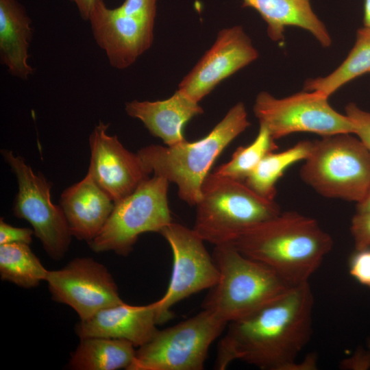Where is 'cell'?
<instances>
[{
    "label": "cell",
    "mask_w": 370,
    "mask_h": 370,
    "mask_svg": "<svg viewBox=\"0 0 370 370\" xmlns=\"http://www.w3.org/2000/svg\"><path fill=\"white\" fill-rule=\"evenodd\" d=\"M314 296L308 282L227 323L214 368L241 360L263 370H289L312 335Z\"/></svg>",
    "instance_id": "6da1fadb"
},
{
    "label": "cell",
    "mask_w": 370,
    "mask_h": 370,
    "mask_svg": "<svg viewBox=\"0 0 370 370\" xmlns=\"http://www.w3.org/2000/svg\"><path fill=\"white\" fill-rule=\"evenodd\" d=\"M233 244L294 286L308 282L334 242L315 219L289 211L247 229Z\"/></svg>",
    "instance_id": "7a4b0ae2"
},
{
    "label": "cell",
    "mask_w": 370,
    "mask_h": 370,
    "mask_svg": "<svg viewBox=\"0 0 370 370\" xmlns=\"http://www.w3.org/2000/svg\"><path fill=\"white\" fill-rule=\"evenodd\" d=\"M249 125L245 106L239 101L204 138L195 142L186 140L172 146L151 145L137 153L150 174L173 182L178 197L195 206L203 182L215 160Z\"/></svg>",
    "instance_id": "3957f363"
},
{
    "label": "cell",
    "mask_w": 370,
    "mask_h": 370,
    "mask_svg": "<svg viewBox=\"0 0 370 370\" xmlns=\"http://www.w3.org/2000/svg\"><path fill=\"white\" fill-rule=\"evenodd\" d=\"M219 278L202 308L228 323L274 301L292 286L267 265L241 253L233 243L214 246Z\"/></svg>",
    "instance_id": "277c9868"
},
{
    "label": "cell",
    "mask_w": 370,
    "mask_h": 370,
    "mask_svg": "<svg viewBox=\"0 0 370 370\" xmlns=\"http://www.w3.org/2000/svg\"><path fill=\"white\" fill-rule=\"evenodd\" d=\"M193 230L214 246L233 243L245 230L278 215L274 200L267 199L244 182L209 173L195 205Z\"/></svg>",
    "instance_id": "5b68a950"
},
{
    "label": "cell",
    "mask_w": 370,
    "mask_h": 370,
    "mask_svg": "<svg viewBox=\"0 0 370 370\" xmlns=\"http://www.w3.org/2000/svg\"><path fill=\"white\" fill-rule=\"evenodd\" d=\"M299 175L323 197L358 203L370 190V151L352 134L322 136Z\"/></svg>",
    "instance_id": "8992f818"
},
{
    "label": "cell",
    "mask_w": 370,
    "mask_h": 370,
    "mask_svg": "<svg viewBox=\"0 0 370 370\" xmlns=\"http://www.w3.org/2000/svg\"><path fill=\"white\" fill-rule=\"evenodd\" d=\"M169 185L166 179L153 174L131 194L114 203L103 227L88 243L90 248L96 253L112 251L126 256L140 234L160 233L172 222Z\"/></svg>",
    "instance_id": "52a82bcc"
},
{
    "label": "cell",
    "mask_w": 370,
    "mask_h": 370,
    "mask_svg": "<svg viewBox=\"0 0 370 370\" xmlns=\"http://www.w3.org/2000/svg\"><path fill=\"white\" fill-rule=\"evenodd\" d=\"M227 325L203 309L173 326L158 330L136 351L128 370H201L210 345Z\"/></svg>",
    "instance_id": "ba28073f"
},
{
    "label": "cell",
    "mask_w": 370,
    "mask_h": 370,
    "mask_svg": "<svg viewBox=\"0 0 370 370\" xmlns=\"http://www.w3.org/2000/svg\"><path fill=\"white\" fill-rule=\"evenodd\" d=\"M328 97L318 91L304 90L281 99L260 92L253 106L259 124L275 140L295 132H310L322 136L352 134L354 127L346 114L335 110Z\"/></svg>",
    "instance_id": "9c48e42d"
},
{
    "label": "cell",
    "mask_w": 370,
    "mask_h": 370,
    "mask_svg": "<svg viewBox=\"0 0 370 370\" xmlns=\"http://www.w3.org/2000/svg\"><path fill=\"white\" fill-rule=\"evenodd\" d=\"M1 152L18 184L14 215L32 225L51 258L62 259L69 249L72 235L60 206L51 201V184L40 172L35 173L21 156L8 149Z\"/></svg>",
    "instance_id": "30bf717a"
},
{
    "label": "cell",
    "mask_w": 370,
    "mask_h": 370,
    "mask_svg": "<svg viewBox=\"0 0 370 370\" xmlns=\"http://www.w3.org/2000/svg\"><path fill=\"white\" fill-rule=\"evenodd\" d=\"M160 234L172 251L173 267L168 288L158 300L162 322L170 319L171 308L182 299L216 284L219 272L201 238L193 229L171 222Z\"/></svg>",
    "instance_id": "8fae6325"
},
{
    "label": "cell",
    "mask_w": 370,
    "mask_h": 370,
    "mask_svg": "<svg viewBox=\"0 0 370 370\" xmlns=\"http://www.w3.org/2000/svg\"><path fill=\"white\" fill-rule=\"evenodd\" d=\"M45 281L52 299L72 308L80 320L124 302L108 269L91 258H76L49 271Z\"/></svg>",
    "instance_id": "7c38bea8"
},
{
    "label": "cell",
    "mask_w": 370,
    "mask_h": 370,
    "mask_svg": "<svg viewBox=\"0 0 370 370\" xmlns=\"http://www.w3.org/2000/svg\"><path fill=\"white\" fill-rule=\"evenodd\" d=\"M155 17L125 14L96 0L88 21L93 38L110 64L125 69L152 45Z\"/></svg>",
    "instance_id": "4fadbf2b"
},
{
    "label": "cell",
    "mask_w": 370,
    "mask_h": 370,
    "mask_svg": "<svg viewBox=\"0 0 370 370\" xmlns=\"http://www.w3.org/2000/svg\"><path fill=\"white\" fill-rule=\"evenodd\" d=\"M259 56L241 25L221 29L212 47L178 85V90L199 102L223 80Z\"/></svg>",
    "instance_id": "5bb4252c"
},
{
    "label": "cell",
    "mask_w": 370,
    "mask_h": 370,
    "mask_svg": "<svg viewBox=\"0 0 370 370\" xmlns=\"http://www.w3.org/2000/svg\"><path fill=\"white\" fill-rule=\"evenodd\" d=\"M109 125L99 121L90 134L88 173L116 203L131 194L150 173L138 153L130 151L116 135L108 133Z\"/></svg>",
    "instance_id": "9a60e30c"
},
{
    "label": "cell",
    "mask_w": 370,
    "mask_h": 370,
    "mask_svg": "<svg viewBox=\"0 0 370 370\" xmlns=\"http://www.w3.org/2000/svg\"><path fill=\"white\" fill-rule=\"evenodd\" d=\"M162 323L158 301L146 306L125 302L102 309L80 320L75 332L81 338L100 336L127 341L135 347L148 342Z\"/></svg>",
    "instance_id": "2e32d148"
},
{
    "label": "cell",
    "mask_w": 370,
    "mask_h": 370,
    "mask_svg": "<svg viewBox=\"0 0 370 370\" xmlns=\"http://www.w3.org/2000/svg\"><path fill=\"white\" fill-rule=\"evenodd\" d=\"M60 206L72 236L89 243L105 225L114 201L87 173L84 179L62 193Z\"/></svg>",
    "instance_id": "e0dca14e"
},
{
    "label": "cell",
    "mask_w": 370,
    "mask_h": 370,
    "mask_svg": "<svg viewBox=\"0 0 370 370\" xmlns=\"http://www.w3.org/2000/svg\"><path fill=\"white\" fill-rule=\"evenodd\" d=\"M126 113L140 120L151 134L167 146L186 140L182 130L192 118L204 112L199 103L178 89L161 101L132 100L125 103Z\"/></svg>",
    "instance_id": "ac0fdd59"
},
{
    "label": "cell",
    "mask_w": 370,
    "mask_h": 370,
    "mask_svg": "<svg viewBox=\"0 0 370 370\" xmlns=\"http://www.w3.org/2000/svg\"><path fill=\"white\" fill-rule=\"evenodd\" d=\"M242 8L256 10L267 23V32L273 42L284 43L287 27L309 32L323 47H329L332 38L324 23L313 11L310 0H242Z\"/></svg>",
    "instance_id": "d6986e66"
},
{
    "label": "cell",
    "mask_w": 370,
    "mask_h": 370,
    "mask_svg": "<svg viewBox=\"0 0 370 370\" xmlns=\"http://www.w3.org/2000/svg\"><path fill=\"white\" fill-rule=\"evenodd\" d=\"M33 36L32 21L18 0H0V60L9 73L26 80L34 69L28 63Z\"/></svg>",
    "instance_id": "ffe728a7"
},
{
    "label": "cell",
    "mask_w": 370,
    "mask_h": 370,
    "mask_svg": "<svg viewBox=\"0 0 370 370\" xmlns=\"http://www.w3.org/2000/svg\"><path fill=\"white\" fill-rule=\"evenodd\" d=\"M125 340L100 336L80 338L69 367L75 370H128L136 350Z\"/></svg>",
    "instance_id": "44dd1931"
},
{
    "label": "cell",
    "mask_w": 370,
    "mask_h": 370,
    "mask_svg": "<svg viewBox=\"0 0 370 370\" xmlns=\"http://www.w3.org/2000/svg\"><path fill=\"white\" fill-rule=\"evenodd\" d=\"M367 73H370V28L363 26L357 30L355 43L340 66L325 77L306 79L304 90L330 97L347 83Z\"/></svg>",
    "instance_id": "7402d4cb"
},
{
    "label": "cell",
    "mask_w": 370,
    "mask_h": 370,
    "mask_svg": "<svg viewBox=\"0 0 370 370\" xmlns=\"http://www.w3.org/2000/svg\"><path fill=\"white\" fill-rule=\"evenodd\" d=\"M312 147V140H305L281 152L268 153L244 183L260 196L274 200L278 180L289 166L299 161H304L309 156Z\"/></svg>",
    "instance_id": "603a6c76"
},
{
    "label": "cell",
    "mask_w": 370,
    "mask_h": 370,
    "mask_svg": "<svg viewBox=\"0 0 370 370\" xmlns=\"http://www.w3.org/2000/svg\"><path fill=\"white\" fill-rule=\"evenodd\" d=\"M48 271L33 253L29 245H0V276L2 280L29 288L45 281Z\"/></svg>",
    "instance_id": "cb8c5ba5"
},
{
    "label": "cell",
    "mask_w": 370,
    "mask_h": 370,
    "mask_svg": "<svg viewBox=\"0 0 370 370\" xmlns=\"http://www.w3.org/2000/svg\"><path fill=\"white\" fill-rule=\"evenodd\" d=\"M275 139L267 128L260 125L254 140L247 146H240L233 153L231 159L215 169L217 175L244 182L260 160L269 152L278 149Z\"/></svg>",
    "instance_id": "d4e9b609"
},
{
    "label": "cell",
    "mask_w": 370,
    "mask_h": 370,
    "mask_svg": "<svg viewBox=\"0 0 370 370\" xmlns=\"http://www.w3.org/2000/svg\"><path fill=\"white\" fill-rule=\"evenodd\" d=\"M345 114L353 123L354 134L356 135L370 151V112L365 111L355 103L350 102L345 106Z\"/></svg>",
    "instance_id": "484cf974"
},
{
    "label": "cell",
    "mask_w": 370,
    "mask_h": 370,
    "mask_svg": "<svg viewBox=\"0 0 370 370\" xmlns=\"http://www.w3.org/2000/svg\"><path fill=\"white\" fill-rule=\"evenodd\" d=\"M348 264L350 275L361 285L370 288V247L355 249Z\"/></svg>",
    "instance_id": "4316f807"
},
{
    "label": "cell",
    "mask_w": 370,
    "mask_h": 370,
    "mask_svg": "<svg viewBox=\"0 0 370 370\" xmlns=\"http://www.w3.org/2000/svg\"><path fill=\"white\" fill-rule=\"evenodd\" d=\"M350 232L356 250L370 247V212H356L351 220Z\"/></svg>",
    "instance_id": "83f0119b"
},
{
    "label": "cell",
    "mask_w": 370,
    "mask_h": 370,
    "mask_svg": "<svg viewBox=\"0 0 370 370\" xmlns=\"http://www.w3.org/2000/svg\"><path fill=\"white\" fill-rule=\"evenodd\" d=\"M34 234L33 230L27 227H17L0 220V245L10 243H25L29 245Z\"/></svg>",
    "instance_id": "f1b7e54d"
},
{
    "label": "cell",
    "mask_w": 370,
    "mask_h": 370,
    "mask_svg": "<svg viewBox=\"0 0 370 370\" xmlns=\"http://www.w3.org/2000/svg\"><path fill=\"white\" fill-rule=\"evenodd\" d=\"M339 368L345 370H368L370 369V351L359 347L349 357L342 360Z\"/></svg>",
    "instance_id": "f546056e"
},
{
    "label": "cell",
    "mask_w": 370,
    "mask_h": 370,
    "mask_svg": "<svg viewBox=\"0 0 370 370\" xmlns=\"http://www.w3.org/2000/svg\"><path fill=\"white\" fill-rule=\"evenodd\" d=\"M158 0H125L119 8L126 12L156 16Z\"/></svg>",
    "instance_id": "4dcf8cb0"
},
{
    "label": "cell",
    "mask_w": 370,
    "mask_h": 370,
    "mask_svg": "<svg viewBox=\"0 0 370 370\" xmlns=\"http://www.w3.org/2000/svg\"><path fill=\"white\" fill-rule=\"evenodd\" d=\"M317 369V355L315 353H310L301 362L296 360L289 370H314Z\"/></svg>",
    "instance_id": "1f68e13d"
},
{
    "label": "cell",
    "mask_w": 370,
    "mask_h": 370,
    "mask_svg": "<svg viewBox=\"0 0 370 370\" xmlns=\"http://www.w3.org/2000/svg\"><path fill=\"white\" fill-rule=\"evenodd\" d=\"M76 5L77 10L85 21H88L90 12L96 0H70Z\"/></svg>",
    "instance_id": "d6a6232c"
},
{
    "label": "cell",
    "mask_w": 370,
    "mask_h": 370,
    "mask_svg": "<svg viewBox=\"0 0 370 370\" xmlns=\"http://www.w3.org/2000/svg\"><path fill=\"white\" fill-rule=\"evenodd\" d=\"M356 212H370V190L362 201L356 203Z\"/></svg>",
    "instance_id": "836d02e7"
},
{
    "label": "cell",
    "mask_w": 370,
    "mask_h": 370,
    "mask_svg": "<svg viewBox=\"0 0 370 370\" xmlns=\"http://www.w3.org/2000/svg\"><path fill=\"white\" fill-rule=\"evenodd\" d=\"M363 26L370 28V0H364Z\"/></svg>",
    "instance_id": "e575fe53"
},
{
    "label": "cell",
    "mask_w": 370,
    "mask_h": 370,
    "mask_svg": "<svg viewBox=\"0 0 370 370\" xmlns=\"http://www.w3.org/2000/svg\"><path fill=\"white\" fill-rule=\"evenodd\" d=\"M367 347L368 349L370 351V338H369L367 341Z\"/></svg>",
    "instance_id": "d590c367"
}]
</instances>
